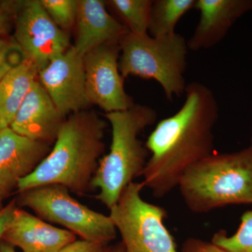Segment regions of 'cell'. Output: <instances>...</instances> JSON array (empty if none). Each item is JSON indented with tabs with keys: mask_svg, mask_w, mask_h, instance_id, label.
<instances>
[{
	"mask_svg": "<svg viewBox=\"0 0 252 252\" xmlns=\"http://www.w3.org/2000/svg\"></svg>",
	"mask_w": 252,
	"mask_h": 252,
	"instance_id": "obj_28",
	"label": "cell"
},
{
	"mask_svg": "<svg viewBox=\"0 0 252 252\" xmlns=\"http://www.w3.org/2000/svg\"><path fill=\"white\" fill-rule=\"evenodd\" d=\"M51 149V144L18 135L9 127L0 130V200L17 189Z\"/></svg>",
	"mask_w": 252,
	"mask_h": 252,
	"instance_id": "obj_11",
	"label": "cell"
},
{
	"mask_svg": "<svg viewBox=\"0 0 252 252\" xmlns=\"http://www.w3.org/2000/svg\"><path fill=\"white\" fill-rule=\"evenodd\" d=\"M77 35L73 47L84 58L111 41H119L128 30L106 9L102 0H78Z\"/></svg>",
	"mask_w": 252,
	"mask_h": 252,
	"instance_id": "obj_15",
	"label": "cell"
},
{
	"mask_svg": "<svg viewBox=\"0 0 252 252\" xmlns=\"http://www.w3.org/2000/svg\"><path fill=\"white\" fill-rule=\"evenodd\" d=\"M26 59L16 41L0 39V81Z\"/></svg>",
	"mask_w": 252,
	"mask_h": 252,
	"instance_id": "obj_21",
	"label": "cell"
},
{
	"mask_svg": "<svg viewBox=\"0 0 252 252\" xmlns=\"http://www.w3.org/2000/svg\"><path fill=\"white\" fill-rule=\"evenodd\" d=\"M20 4L21 1H0V36L9 34Z\"/></svg>",
	"mask_w": 252,
	"mask_h": 252,
	"instance_id": "obj_22",
	"label": "cell"
},
{
	"mask_svg": "<svg viewBox=\"0 0 252 252\" xmlns=\"http://www.w3.org/2000/svg\"><path fill=\"white\" fill-rule=\"evenodd\" d=\"M212 243L230 252H252V210L245 212L235 234L228 236L225 230L214 234Z\"/></svg>",
	"mask_w": 252,
	"mask_h": 252,
	"instance_id": "obj_19",
	"label": "cell"
},
{
	"mask_svg": "<svg viewBox=\"0 0 252 252\" xmlns=\"http://www.w3.org/2000/svg\"><path fill=\"white\" fill-rule=\"evenodd\" d=\"M196 0H153L148 33L153 37L175 34L181 18L195 9Z\"/></svg>",
	"mask_w": 252,
	"mask_h": 252,
	"instance_id": "obj_17",
	"label": "cell"
},
{
	"mask_svg": "<svg viewBox=\"0 0 252 252\" xmlns=\"http://www.w3.org/2000/svg\"><path fill=\"white\" fill-rule=\"evenodd\" d=\"M177 187L194 213L252 204V144L233 153L214 152L187 169Z\"/></svg>",
	"mask_w": 252,
	"mask_h": 252,
	"instance_id": "obj_4",
	"label": "cell"
},
{
	"mask_svg": "<svg viewBox=\"0 0 252 252\" xmlns=\"http://www.w3.org/2000/svg\"><path fill=\"white\" fill-rule=\"evenodd\" d=\"M2 240L23 252H59L77 236L16 207Z\"/></svg>",
	"mask_w": 252,
	"mask_h": 252,
	"instance_id": "obj_14",
	"label": "cell"
},
{
	"mask_svg": "<svg viewBox=\"0 0 252 252\" xmlns=\"http://www.w3.org/2000/svg\"><path fill=\"white\" fill-rule=\"evenodd\" d=\"M15 209L16 207H15L14 202H12L7 206L0 210V240H2L3 235L9 224Z\"/></svg>",
	"mask_w": 252,
	"mask_h": 252,
	"instance_id": "obj_25",
	"label": "cell"
},
{
	"mask_svg": "<svg viewBox=\"0 0 252 252\" xmlns=\"http://www.w3.org/2000/svg\"><path fill=\"white\" fill-rule=\"evenodd\" d=\"M181 252H230L217 246L212 242L190 238L183 244Z\"/></svg>",
	"mask_w": 252,
	"mask_h": 252,
	"instance_id": "obj_23",
	"label": "cell"
},
{
	"mask_svg": "<svg viewBox=\"0 0 252 252\" xmlns=\"http://www.w3.org/2000/svg\"><path fill=\"white\" fill-rule=\"evenodd\" d=\"M20 193L21 206L31 209L41 220L62 225L81 240L109 244L117 237L110 217L78 202L64 186H41Z\"/></svg>",
	"mask_w": 252,
	"mask_h": 252,
	"instance_id": "obj_7",
	"label": "cell"
},
{
	"mask_svg": "<svg viewBox=\"0 0 252 252\" xmlns=\"http://www.w3.org/2000/svg\"><path fill=\"white\" fill-rule=\"evenodd\" d=\"M14 40L39 71L72 46L67 32L56 26L40 0L21 1L15 16Z\"/></svg>",
	"mask_w": 252,
	"mask_h": 252,
	"instance_id": "obj_8",
	"label": "cell"
},
{
	"mask_svg": "<svg viewBox=\"0 0 252 252\" xmlns=\"http://www.w3.org/2000/svg\"><path fill=\"white\" fill-rule=\"evenodd\" d=\"M66 119L37 79L9 127L18 135L51 144Z\"/></svg>",
	"mask_w": 252,
	"mask_h": 252,
	"instance_id": "obj_12",
	"label": "cell"
},
{
	"mask_svg": "<svg viewBox=\"0 0 252 252\" xmlns=\"http://www.w3.org/2000/svg\"><path fill=\"white\" fill-rule=\"evenodd\" d=\"M39 72L36 64L26 59L0 81V130L11 125Z\"/></svg>",
	"mask_w": 252,
	"mask_h": 252,
	"instance_id": "obj_16",
	"label": "cell"
},
{
	"mask_svg": "<svg viewBox=\"0 0 252 252\" xmlns=\"http://www.w3.org/2000/svg\"><path fill=\"white\" fill-rule=\"evenodd\" d=\"M200 19L187 41L189 50L199 51L215 47L244 15L252 11V0H196Z\"/></svg>",
	"mask_w": 252,
	"mask_h": 252,
	"instance_id": "obj_13",
	"label": "cell"
},
{
	"mask_svg": "<svg viewBox=\"0 0 252 252\" xmlns=\"http://www.w3.org/2000/svg\"><path fill=\"white\" fill-rule=\"evenodd\" d=\"M144 187L142 182H132L109 210L125 252H179L164 223L166 210L142 198Z\"/></svg>",
	"mask_w": 252,
	"mask_h": 252,
	"instance_id": "obj_6",
	"label": "cell"
},
{
	"mask_svg": "<svg viewBox=\"0 0 252 252\" xmlns=\"http://www.w3.org/2000/svg\"><path fill=\"white\" fill-rule=\"evenodd\" d=\"M157 117L152 107L136 104L127 110L105 114L112 127V142L109 153L99 160L92 189H99L95 198L109 210L117 203L123 190L142 176L149 151L139 135L154 125Z\"/></svg>",
	"mask_w": 252,
	"mask_h": 252,
	"instance_id": "obj_3",
	"label": "cell"
},
{
	"mask_svg": "<svg viewBox=\"0 0 252 252\" xmlns=\"http://www.w3.org/2000/svg\"><path fill=\"white\" fill-rule=\"evenodd\" d=\"M119 70L124 79L132 76L154 79L169 101L185 94L188 44L175 32L153 37L149 33H126L119 41Z\"/></svg>",
	"mask_w": 252,
	"mask_h": 252,
	"instance_id": "obj_5",
	"label": "cell"
},
{
	"mask_svg": "<svg viewBox=\"0 0 252 252\" xmlns=\"http://www.w3.org/2000/svg\"><path fill=\"white\" fill-rule=\"evenodd\" d=\"M106 4L120 18L121 23L130 32L148 33L153 0H110Z\"/></svg>",
	"mask_w": 252,
	"mask_h": 252,
	"instance_id": "obj_18",
	"label": "cell"
},
{
	"mask_svg": "<svg viewBox=\"0 0 252 252\" xmlns=\"http://www.w3.org/2000/svg\"><path fill=\"white\" fill-rule=\"evenodd\" d=\"M104 252H125V248L122 242H120L112 246L107 247Z\"/></svg>",
	"mask_w": 252,
	"mask_h": 252,
	"instance_id": "obj_26",
	"label": "cell"
},
{
	"mask_svg": "<svg viewBox=\"0 0 252 252\" xmlns=\"http://www.w3.org/2000/svg\"><path fill=\"white\" fill-rule=\"evenodd\" d=\"M41 5L58 27L67 32L75 25L78 0H40Z\"/></svg>",
	"mask_w": 252,
	"mask_h": 252,
	"instance_id": "obj_20",
	"label": "cell"
},
{
	"mask_svg": "<svg viewBox=\"0 0 252 252\" xmlns=\"http://www.w3.org/2000/svg\"><path fill=\"white\" fill-rule=\"evenodd\" d=\"M0 252H16L14 250V247L11 246L9 244L1 242L0 243Z\"/></svg>",
	"mask_w": 252,
	"mask_h": 252,
	"instance_id": "obj_27",
	"label": "cell"
},
{
	"mask_svg": "<svg viewBox=\"0 0 252 252\" xmlns=\"http://www.w3.org/2000/svg\"><path fill=\"white\" fill-rule=\"evenodd\" d=\"M119 41L106 43L84 57L88 99L106 114L127 110L135 104L119 70Z\"/></svg>",
	"mask_w": 252,
	"mask_h": 252,
	"instance_id": "obj_9",
	"label": "cell"
},
{
	"mask_svg": "<svg viewBox=\"0 0 252 252\" xmlns=\"http://www.w3.org/2000/svg\"><path fill=\"white\" fill-rule=\"evenodd\" d=\"M38 80L64 117L86 110L91 104L86 94L84 58L73 46L39 71Z\"/></svg>",
	"mask_w": 252,
	"mask_h": 252,
	"instance_id": "obj_10",
	"label": "cell"
},
{
	"mask_svg": "<svg viewBox=\"0 0 252 252\" xmlns=\"http://www.w3.org/2000/svg\"><path fill=\"white\" fill-rule=\"evenodd\" d=\"M106 127L105 121L94 111L67 117L49 154L18 182V193L49 185L64 186L79 195L89 193L105 148Z\"/></svg>",
	"mask_w": 252,
	"mask_h": 252,
	"instance_id": "obj_2",
	"label": "cell"
},
{
	"mask_svg": "<svg viewBox=\"0 0 252 252\" xmlns=\"http://www.w3.org/2000/svg\"><path fill=\"white\" fill-rule=\"evenodd\" d=\"M185 94L181 108L158 123L145 144L151 157L142 183L157 198L177 188L187 169L214 152L220 116L215 94L198 81L187 85Z\"/></svg>",
	"mask_w": 252,
	"mask_h": 252,
	"instance_id": "obj_1",
	"label": "cell"
},
{
	"mask_svg": "<svg viewBox=\"0 0 252 252\" xmlns=\"http://www.w3.org/2000/svg\"><path fill=\"white\" fill-rule=\"evenodd\" d=\"M107 247L108 244L76 240L61 249L59 252H104Z\"/></svg>",
	"mask_w": 252,
	"mask_h": 252,
	"instance_id": "obj_24",
	"label": "cell"
}]
</instances>
